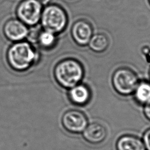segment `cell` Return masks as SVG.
Masks as SVG:
<instances>
[{"label":"cell","mask_w":150,"mask_h":150,"mask_svg":"<svg viewBox=\"0 0 150 150\" xmlns=\"http://www.w3.org/2000/svg\"><path fill=\"white\" fill-rule=\"evenodd\" d=\"M109 39L105 34L98 33L93 35L88 46L89 48L96 53H102L107 50L109 46Z\"/></svg>","instance_id":"obj_14"},{"label":"cell","mask_w":150,"mask_h":150,"mask_svg":"<svg viewBox=\"0 0 150 150\" xmlns=\"http://www.w3.org/2000/svg\"><path fill=\"white\" fill-rule=\"evenodd\" d=\"M116 150H146L142 140L136 135L125 134L118 138Z\"/></svg>","instance_id":"obj_11"},{"label":"cell","mask_w":150,"mask_h":150,"mask_svg":"<svg viewBox=\"0 0 150 150\" xmlns=\"http://www.w3.org/2000/svg\"><path fill=\"white\" fill-rule=\"evenodd\" d=\"M62 124L66 131L71 134H80L88 125V120L82 111L71 109L66 111L62 117Z\"/></svg>","instance_id":"obj_6"},{"label":"cell","mask_w":150,"mask_h":150,"mask_svg":"<svg viewBox=\"0 0 150 150\" xmlns=\"http://www.w3.org/2000/svg\"><path fill=\"white\" fill-rule=\"evenodd\" d=\"M42 4L38 0H23L16 8L18 19L28 26H36L40 20Z\"/></svg>","instance_id":"obj_5"},{"label":"cell","mask_w":150,"mask_h":150,"mask_svg":"<svg viewBox=\"0 0 150 150\" xmlns=\"http://www.w3.org/2000/svg\"><path fill=\"white\" fill-rule=\"evenodd\" d=\"M53 75L60 86L69 89L80 83L84 75V70L79 60L66 58L61 60L56 64Z\"/></svg>","instance_id":"obj_2"},{"label":"cell","mask_w":150,"mask_h":150,"mask_svg":"<svg viewBox=\"0 0 150 150\" xmlns=\"http://www.w3.org/2000/svg\"><path fill=\"white\" fill-rule=\"evenodd\" d=\"M142 141L146 150H150V128H148L144 132Z\"/></svg>","instance_id":"obj_15"},{"label":"cell","mask_w":150,"mask_h":150,"mask_svg":"<svg viewBox=\"0 0 150 150\" xmlns=\"http://www.w3.org/2000/svg\"><path fill=\"white\" fill-rule=\"evenodd\" d=\"M9 66L16 71H24L33 66L39 60V53L28 42H14L6 52Z\"/></svg>","instance_id":"obj_1"},{"label":"cell","mask_w":150,"mask_h":150,"mask_svg":"<svg viewBox=\"0 0 150 150\" xmlns=\"http://www.w3.org/2000/svg\"><path fill=\"white\" fill-rule=\"evenodd\" d=\"M143 112L145 118L150 121V101L144 105Z\"/></svg>","instance_id":"obj_16"},{"label":"cell","mask_w":150,"mask_h":150,"mask_svg":"<svg viewBox=\"0 0 150 150\" xmlns=\"http://www.w3.org/2000/svg\"><path fill=\"white\" fill-rule=\"evenodd\" d=\"M148 74H149V79H150V67L149 69V71H148Z\"/></svg>","instance_id":"obj_18"},{"label":"cell","mask_w":150,"mask_h":150,"mask_svg":"<svg viewBox=\"0 0 150 150\" xmlns=\"http://www.w3.org/2000/svg\"><path fill=\"white\" fill-rule=\"evenodd\" d=\"M38 1H39L42 5H47L51 1V0H38Z\"/></svg>","instance_id":"obj_17"},{"label":"cell","mask_w":150,"mask_h":150,"mask_svg":"<svg viewBox=\"0 0 150 150\" xmlns=\"http://www.w3.org/2000/svg\"><path fill=\"white\" fill-rule=\"evenodd\" d=\"M83 137L87 142L96 145L102 143L107 137V130L101 124L93 122L88 124L83 132Z\"/></svg>","instance_id":"obj_9"},{"label":"cell","mask_w":150,"mask_h":150,"mask_svg":"<svg viewBox=\"0 0 150 150\" xmlns=\"http://www.w3.org/2000/svg\"><path fill=\"white\" fill-rule=\"evenodd\" d=\"M139 81L135 72L128 67L117 69L111 79L114 89L118 94L123 96L132 94Z\"/></svg>","instance_id":"obj_4"},{"label":"cell","mask_w":150,"mask_h":150,"mask_svg":"<svg viewBox=\"0 0 150 150\" xmlns=\"http://www.w3.org/2000/svg\"><path fill=\"white\" fill-rule=\"evenodd\" d=\"M57 35L42 29L38 31L35 42L44 49H53L57 43Z\"/></svg>","instance_id":"obj_13"},{"label":"cell","mask_w":150,"mask_h":150,"mask_svg":"<svg viewBox=\"0 0 150 150\" xmlns=\"http://www.w3.org/2000/svg\"><path fill=\"white\" fill-rule=\"evenodd\" d=\"M40 22L43 29L57 35L66 28L68 17L62 7L51 4L43 9Z\"/></svg>","instance_id":"obj_3"},{"label":"cell","mask_w":150,"mask_h":150,"mask_svg":"<svg viewBox=\"0 0 150 150\" xmlns=\"http://www.w3.org/2000/svg\"><path fill=\"white\" fill-rule=\"evenodd\" d=\"M28 26L18 18H11L3 26V33L6 38L13 42L24 40L29 35Z\"/></svg>","instance_id":"obj_7"},{"label":"cell","mask_w":150,"mask_h":150,"mask_svg":"<svg viewBox=\"0 0 150 150\" xmlns=\"http://www.w3.org/2000/svg\"><path fill=\"white\" fill-rule=\"evenodd\" d=\"M91 93L89 87L82 83L77 84L69 89L68 97L70 102L79 106H84L88 103Z\"/></svg>","instance_id":"obj_10"},{"label":"cell","mask_w":150,"mask_h":150,"mask_svg":"<svg viewBox=\"0 0 150 150\" xmlns=\"http://www.w3.org/2000/svg\"><path fill=\"white\" fill-rule=\"evenodd\" d=\"M136 102L144 105L150 101V81L141 80L138 82L133 94Z\"/></svg>","instance_id":"obj_12"},{"label":"cell","mask_w":150,"mask_h":150,"mask_svg":"<svg viewBox=\"0 0 150 150\" xmlns=\"http://www.w3.org/2000/svg\"><path fill=\"white\" fill-rule=\"evenodd\" d=\"M91 23L84 19L76 21L71 28V36L73 41L80 46H86L93 36Z\"/></svg>","instance_id":"obj_8"},{"label":"cell","mask_w":150,"mask_h":150,"mask_svg":"<svg viewBox=\"0 0 150 150\" xmlns=\"http://www.w3.org/2000/svg\"><path fill=\"white\" fill-rule=\"evenodd\" d=\"M148 2H149V5H150V0H148Z\"/></svg>","instance_id":"obj_19"}]
</instances>
